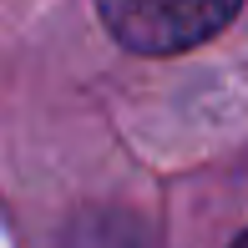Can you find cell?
Here are the masks:
<instances>
[{"mask_svg":"<svg viewBox=\"0 0 248 248\" xmlns=\"http://www.w3.org/2000/svg\"><path fill=\"white\" fill-rule=\"evenodd\" d=\"M243 0H96L101 26L137 56H172L213 41Z\"/></svg>","mask_w":248,"mask_h":248,"instance_id":"1","label":"cell"},{"mask_svg":"<svg viewBox=\"0 0 248 248\" xmlns=\"http://www.w3.org/2000/svg\"><path fill=\"white\" fill-rule=\"evenodd\" d=\"M233 248H248V233H243V238H238V243H233Z\"/></svg>","mask_w":248,"mask_h":248,"instance_id":"2","label":"cell"}]
</instances>
